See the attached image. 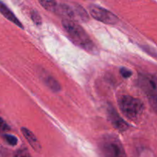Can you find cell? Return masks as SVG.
Segmentation results:
<instances>
[{
  "label": "cell",
  "mask_w": 157,
  "mask_h": 157,
  "mask_svg": "<svg viewBox=\"0 0 157 157\" xmlns=\"http://www.w3.org/2000/svg\"><path fill=\"white\" fill-rule=\"evenodd\" d=\"M62 25L67 32V35L71 38V41L79 47L85 49L89 52H95L96 47L90 39L87 32L78 23L71 20L64 19Z\"/></svg>",
  "instance_id": "obj_1"
},
{
  "label": "cell",
  "mask_w": 157,
  "mask_h": 157,
  "mask_svg": "<svg viewBox=\"0 0 157 157\" xmlns=\"http://www.w3.org/2000/svg\"><path fill=\"white\" fill-rule=\"evenodd\" d=\"M118 104L123 113L133 121H138L144 113V104L137 98L129 95H124L120 98Z\"/></svg>",
  "instance_id": "obj_2"
},
{
  "label": "cell",
  "mask_w": 157,
  "mask_h": 157,
  "mask_svg": "<svg viewBox=\"0 0 157 157\" xmlns=\"http://www.w3.org/2000/svg\"><path fill=\"white\" fill-rule=\"evenodd\" d=\"M100 151L102 157H127L124 147L117 137L106 136L100 143Z\"/></svg>",
  "instance_id": "obj_3"
},
{
  "label": "cell",
  "mask_w": 157,
  "mask_h": 157,
  "mask_svg": "<svg viewBox=\"0 0 157 157\" xmlns=\"http://www.w3.org/2000/svg\"><path fill=\"white\" fill-rule=\"evenodd\" d=\"M55 12L65 18V19L71 21H87L89 19V15L85 9L76 3H63L58 5Z\"/></svg>",
  "instance_id": "obj_4"
},
{
  "label": "cell",
  "mask_w": 157,
  "mask_h": 157,
  "mask_svg": "<svg viewBox=\"0 0 157 157\" xmlns=\"http://www.w3.org/2000/svg\"><path fill=\"white\" fill-rule=\"evenodd\" d=\"M139 86L148 98L150 106L157 113V78L144 74L139 76Z\"/></svg>",
  "instance_id": "obj_5"
},
{
  "label": "cell",
  "mask_w": 157,
  "mask_h": 157,
  "mask_svg": "<svg viewBox=\"0 0 157 157\" xmlns=\"http://www.w3.org/2000/svg\"><path fill=\"white\" fill-rule=\"evenodd\" d=\"M89 10L94 18L107 25H114L119 21L118 17L113 12L96 5H90L89 6Z\"/></svg>",
  "instance_id": "obj_6"
},
{
  "label": "cell",
  "mask_w": 157,
  "mask_h": 157,
  "mask_svg": "<svg viewBox=\"0 0 157 157\" xmlns=\"http://www.w3.org/2000/svg\"><path fill=\"white\" fill-rule=\"evenodd\" d=\"M107 112H108L109 119L115 128L120 131H124L128 129V124L119 116L117 112L111 105H109Z\"/></svg>",
  "instance_id": "obj_7"
},
{
  "label": "cell",
  "mask_w": 157,
  "mask_h": 157,
  "mask_svg": "<svg viewBox=\"0 0 157 157\" xmlns=\"http://www.w3.org/2000/svg\"><path fill=\"white\" fill-rule=\"evenodd\" d=\"M0 12H1V14L3 16L6 17L8 20H9L10 21L13 22L14 24L16 25L17 26L21 28V29L24 28L22 24L21 23V21L18 19V18L15 15V14H14L13 12L9 9V7H8L6 4H4L2 1H0Z\"/></svg>",
  "instance_id": "obj_8"
},
{
  "label": "cell",
  "mask_w": 157,
  "mask_h": 157,
  "mask_svg": "<svg viewBox=\"0 0 157 157\" xmlns=\"http://www.w3.org/2000/svg\"><path fill=\"white\" fill-rule=\"evenodd\" d=\"M21 132H22L24 136L25 137V139L27 140L28 142H29V144H30L31 147L33 148V150L37 152L41 151V144L38 142L36 136L33 134V133H32V131H30L29 130H28L27 128H25V127H22V128L21 129Z\"/></svg>",
  "instance_id": "obj_9"
},
{
  "label": "cell",
  "mask_w": 157,
  "mask_h": 157,
  "mask_svg": "<svg viewBox=\"0 0 157 157\" xmlns=\"http://www.w3.org/2000/svg\"><path fill=\"white\" fill-rule=\"evenodd\" d=\"M44 80L45 84L52 89L53 91L58 92L61 90V85L59 83L53 78V77L50 76V75H47V76L44 77Z\"/></svg>",
  "instance_id": "obj_10"
},
{
  "label": "cell",
  "mask_w": 157,
  "mask_h": 157,
  "mask_svg": "<svg viewBox=\"0 0 157 157\" xmlns=\"http://www.w3.org/2000/svg\"><path fill=\"white\" fill-rule=\"evenodd\" d=\"M38 2L43 8L50 12H55L58 6L56 0H38Z\"/></svg>",
  "instance_id": "obj_11"
},
{
  "label": "cell",
  "mask_w": 157,
  "mask_h": 157,
  "mask_svg": "<svg viewBox=\"0 0 157 157\" xmlns=\"http://www.w3.org/2000/svg\"><path fill=\"white\" fill-rule=\"evenodd\" d=\"M31 17L35 24L38 25H40L41 24V18L37 11H32L31 12Z\"/></svg>",
  "instance_id": "obj_12"
},
{
  "label": "cell",
  "mask_w": 157,
  "mask_h": 157,
  "mask_svg": "<svg viewBox=\"0 0 157 157\" xmlns=\"http://www.w3.org/2000/svg\"><path fill=\"white\" fill-rule=\"evenodd\" d=\"M4 138L6 139V140L7 141L8 144H10L11 146H15L18 144V139H17L15 136H12V135L6 134L4 136Z\"/></svg>",
  "instance_id": "obj_13"
},
{
  "label": "cell",
  "mask_w": 157,
  "mask_h": 157,
  "mask_svg": "<svg viewBox=\"0 0 157 157\" xmlns=\"http://www.w3.org/2000/svg\"><path fill=\"white\" fill-rule=\"evenodd\" d=\"M13 157H32V156H31V154L29 153V152L27 150L23 149V150H18Z\"/></svg>",
  "instance_id": "obj_14"
},
{
  "label": "cell",
  "mask_w": 157,
  "mask_h": 157,
  "mask_svg": "<svg viewBox=\"0 0 157 157\" xmlns=\"http://www.w3.org/2000/svg\"><path fill=\"white\" fill-rule=\"evenodd\" d=\"M9 130V127L7 125L6 122L4 121V120L2 117H0V131L1 132H5Z\"/></svg>",
  "instance_id": "obj_15"
},
{
  "label": "cell",
  "mask_w": 157,
  "mask_h": 157,
  "mask_svg": "<svg viewBox=\"0 0 157 157\" xmlns=\"http://www.w3.org/2000/svg\"><path fill=\"white\" fill-rule=\"evenodd\" d=\"M121 74L124 78H128L132 75V72L125 67H122L121 69Z\"/></svg>",
  "instance_id": "obj_16"
}]
</instances>
